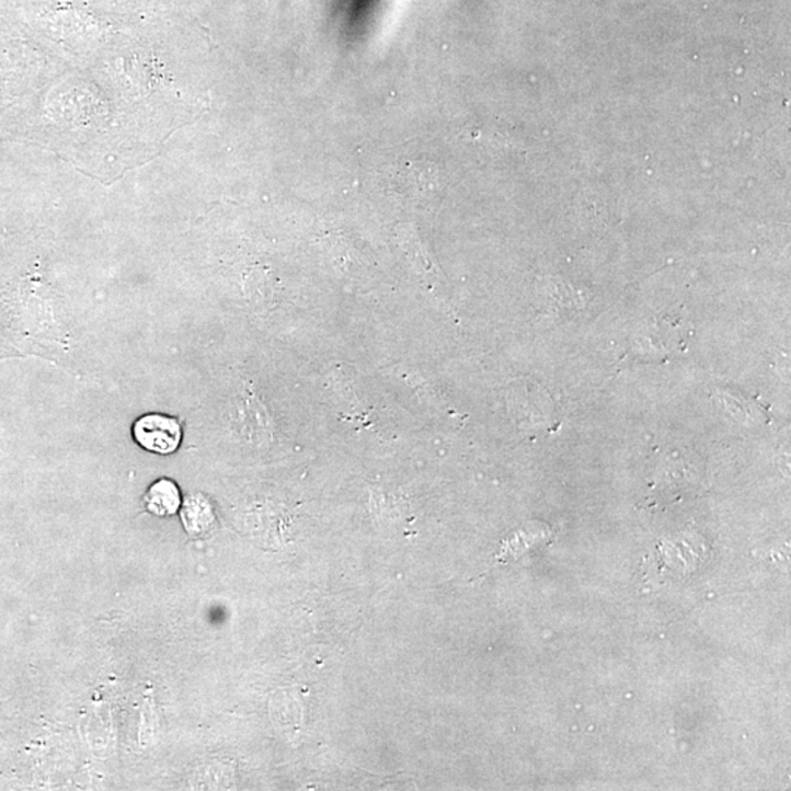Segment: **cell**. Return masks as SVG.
Listing matches in <instances>:
<instances>
[{"instance_id":"obj_1","label":"cell","mask_w":791,"mask_h":791,"mask_svg":"<svg viewBox=\"0 0 791 791\" xmlns=\"http://www.w3.org/2000/svg\"><path fill=\"white\" fill-rule=\"evenodd\" d=\"M134 440L151 454L172 455L180 449L182 427L176 419L162 414L141 416L134 424Z\"/></svg>"},{"instance_id":"obj_2","label":"cell","mask_w":791,"mask_h":791,"mask_svg":"<svg viewBox=\"0 0 791 791\" xmlns=\"http://www.w3.org/2000/svg\"><path fill=\"white\" fill-rule=\"evenodd\" d=\"M182 503L180 486L172 480L156 481L147 491L145 504L151 515L168 517L180 511Z\"/></svg>"}]
</instances>
